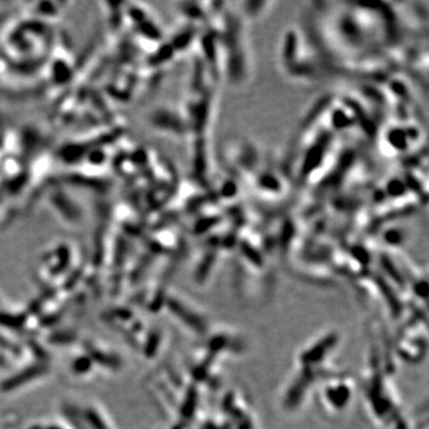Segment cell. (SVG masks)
<instances>
[{
  "mask_svg": "<svg viewBox=\"0 0 429 429\" xmlns=\"http://www.w3.org/2000/svg\"><path fill=\"white\" fill-rule=\"evenodd\" d=\"M42 371L43 370L40 366L27 368V370L23 371V372L19 373V375L12 377V378L9 379L6 383L2 385V389L9 390V389H13V387H17V386H19V385L25 383L26 381H30V379L40 376L41 373H42Z\"/></svg>",
  "mask_w": 429,
  "mask_h": 429,
  "instance_id": "6da1fadb",
  "label": "cell"
},
{
  "mask_svg": "<svg viewBox=\"0 0 429 429\" xmlns=\"http://www.w3.org/2000/svg\"><path fill=\"white\" fill-rule=\"evenodd\" d=\"M86 415H87V419H89V422L91 423V426H92L93 428H95V429H107L106 426L104 425L103 421H101L100 417H99L98 415L95 414V412L89 410V411L86 412Z\"/></svg>",
  "mask_w": 429,
  "mask_h": 429,
  "instance_id": "7a4b0ae2",
  "label": "cell"
},
{
  "mask_svg": "<svg viewBox=\"0 0 429 429\" xmlns=\"http://www.w3.org/2000/svg\"><path fill=\"white\" fill-rule=\"evenodd\" d=\"M51 429H56V428H51Z\"/></svg>",
  "mask_w": 429,
  "mask_h": 429,
  "instance_id": "3957f363",
  "label": "cell"
}]
</instances>
